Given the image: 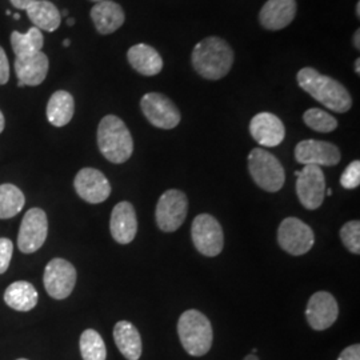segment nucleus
Here are the masks:
<instances>
[{
  "label": "nucleus",
  "instance_id": "nucleus-1",
  "mask_svg": "<svg viewBox=\"0 0 360 360\" xmlns=\"http://www.w3.org/2000/svg\"><path fill=\"white\" fill-rule=\"evenodd\" d=\"M297 84L316 102L328 110L345 114L352 107V98L345 84L336 79L323 75L312 67H304L297 72Z\"/></svg>",
  "mask_w": 360,
  "mask_h": 360
},
{
  "label": "nucleus",
  "instance_id": "nucleus-2",
  "mask_svg": "<svg viewBox=\"0 0 360 360\" xmlns=\"http://www.w3.org/2000/svg\"><path fill=\"white\" fill-rule=\"evenodd\" d=\"M235 53L231 46L218 37H208L193 47V70L207 80H219L231 71Z\"/></svg>",
  "mask_w": 360,
  "mask_h": 360
},
{
  "label": "nucleus",
  "instance_id": "nucleus-3",
  "mask_svg": "<svg viewBox=\"0 0 360 360\" xmlns=\"http://www.w3.org/2000/svg\"><path fill=\"white\" fill-rule=\"evenodd\" d=\"M98 147L104 158L123 165L134 153V141L126 123L115 115L104 116L98 127Z\"/></svg>",
  "mask_w": 360,
  "mask_h": 360
},
{
  "label": "nucleus",
  "instance_id": "nucleus-4",
  "mask_svg": "<svg viewBox=\"0 0 360 360\" xmlns=\"http://www.w3.org/2000/svg\"><path fill=\"white\" fill-rule=\"evenodd\" d=\"M178 335L181 346L191 356H203L212 347V326L206 315L198 309H188L180 315Z\"/></svg>",
  "mask_w": 360,
  "mask_h": 360
},
{
  "label": "nucleus",
  "instance_id": "nucleus-5",
  "mask_svg": "<svg viewBox=\"0 0 360 360\" xmlns=\"http://www.w3.org/2000/svg\"><path fill=\"white\" fill-rule=\"evenodd\" d=\"M248 171L257 187L267 193H278L283 188L285 174L282 163L275 155L263 148H254L248 155Z\"/></svg>",
  "mask_w": 360,
  "mask_h": 360
},
{
  "label": "nucleus",
  "instance_id": "nucleus-6",
  "mask_svg": "<svg viewBox=\"0 0 360 360\" xmlns=\"http://www.w3.org/2000/svg\"><path fill=\"white\" fill-rule=\"evenodd\" d=\"M191 236L195 248L205 257H218L224 247V233L217 219L200 214L193 219Z\"/></svg>",
  "mask_w": 360,
  "mask_h": 360
},
{
  "label": "nucleus",
  "instance_id": "nucleus-7",
  "mask_svg": "<svg viewBox=\"0 0 360 360\" xmlns=\"http://www.w3.org/2000/svg\"><path fill=\"white\" fill-rule=\"evenodd\" d=\"M188 211V199L180 190H167L162 193L155 211L158 227L165 232H174L184 223Z\"/></svg>",
  "mask_w": 360,
  "mask_h": 360
},
{
  "label": "nucleus",
  "instance_id": "nucleus-8",
  "mask_svg": "<svg viewBox=\"0 0 360 360\" xmlns=\"http://www.w3.org/2000/svg\"><path fill=\"white\" fill-rule=\"evenodd\" d=\"M278 243L290 255L302 257L315 243L312 229L297 218H285L278 229Z\"/></svg>",
  "mask_w": 360,
  "mask_h": 360
},
{
  "label": "nucleus",
  "instance_id": "nucleus-9",
  "mask_svg": "<svg viewBox=\"0 0 360 360\" xmlns=\"http://www.w3.org/2000/svg\"><path fill=\"white\" fill-rule=\"evenodd\" d=\"M141 108L146 119L160 129H175L181 120L179 108L163 94L148 92L141 101Z\"/></svg>",
  "mask_w": 360,
  "mask_h": 360
},
{
  "label": "nucleus",
  "instance_id": "nucleus-10",
  "mask_svg": "<svg viewBox=\"0 0 360 360\" xmlns=\"http://www.w3.org/2000/svg\"><path fill=\"white\" fill-rule=\"evenodd\" d=\"M49 235V219L41 208H31L22 219L18 247L23 254H34L41 248Z\"/></svg>",
  "mask_w": 360,
  "mask_h": 360
},
{
  "label": "nucleus",
  "instance_id": "nucleus-11",
  "mask_svg": "<svg viewBox=\"0 0 360 360\" xmlns=\"http://www.w3.org/2000/svg\"><path fill=\"white\" fill-rule=\"evenodd\" d=\"M43 282L49 295L56 300H63L75 288L77 270L68 260L55 257L46 266Z\"/></svg>",
  "mask_w": 360,
  "mask_h": 360
},
{
  "label": "nucleus",
  "instance_id": "nucleus-12",
  "mask_svg": "<svg viewBox=\"0 0 360 360\" xmlns=\"http://www.w3.org/2000/svg\"><path fill=\"white\" fill-rule=\"evenodd\" d=\"M295 175L299 202L307 210H318L326 196V178L322 167L307 165L302 171H295Z\"/></svg>",
  "mask_w": 360,
  "mask_h": 360
},
{
  "label": "nucleus",
  "instance_id": "nucleus-13",
  "mask_svg": "<svg viewBox=\"0 0 360 360\" xmlns=\"http://www.w3.org/2000/svg\"><path fill=\"white\" fill-rule=\"evenodd\" d=\"M295 159L297 163L304 166L333 167L340 162L342 154L333 143L307 139L296 144Z\"/></svg>",
  "mask_w": 360,
  "mask_h": 360
},
{
  "label": "nucleus",
  "instance_id": "nucleus-14",
  "mask_svg": "<svg viewBox=\"0 0 360 360\" xmlns=\"http://www.w3.org/2000/svg\"><path fill=\"white\" fill-rule=\"evenodd\" d=\"M74 187L77 195L90 205L103 203L111 193L110 181L96 168H82L75 176Z\"/></svg>",
  "mask_w": 360,
  "mask_h": 360
},
{
  "label": "nucleus",
  "instance_id": "nucleus-15",
  "mask_svg": "<svg viewBox=\"0 0 360 360\" xmlns=\"http://www.w3.org/2000/svg\"><path fill=\"white\" fill-rule=\"evenodd\" d=\"M338 315L339 307L333 294L327 291H318L309 297L306 318L312 330L324 331L330 328L336 322Z\"/></svg>",
  "mask_w": 360,
  "mask_h": 360
},
{
  "label": "nucleus",
  "instance_id": "nucleus-16",
  "mask_svg": "<svg viewBox=\"0 0 360 360\" xmlns=\"http://www.w3.org/2000/svg\"><path fill=\"white\" fill-rule=\"evenodd\" d=\"M250 134L263 147H276L283 142L285 129L283 122L271 112H260L251 119Z\"/></svg>",
  "mask_w": 360,
  "mask_h": 360
},
{
  "label": "nucleus",
  "instance_id": "nucleus-17",
  "mask_svg": "<svg viewBox=\"0 0 360 360\" xmlns=\"http://www.w3.org/2000/svg\"><path fill=\"white\" fill-rule=\"evenodd\" d=\"M296 13V0H267L259 13V23L269 31H279L292 23Z\"/></svg>",
  "mask_w": 360,
  "mask_h": 360
},
{
  "label": "nucleus",
  "instance_id": "nucleus-18",
  "mask_svg": "<svg viewBox=\"0 0 360 360\" xmlns=\"http://www.w3.org/2000/svg\"><path fill=\"white\" fill-rule=\"evenodd\" d=\"M13 67L19 80V87H37L46 80L50 68V60L44 52H38L27 58H15Z\"/></svg>",
  "mask_w": 360,
  "mask_h": 360
},
{
  "label": "nucleus",
  "instance_id": "nucleus-19",
  "mask_svg": "<svg viewBox=\"0 0 360 360\" xmlns=\"http://www.w3.org/2000/svg\"><path fill=\"white\" fill-rule=\"evenodd\" d=\"M110 231L119 245H129L138 232V218L134 206L129 202L117 203L110 220Z\"/></svg>",
  "mask_w": 360,
  "mask_h": 360
},
{
  "label": "nucleus",
  "instance_id": "nucleus-20",
  "mask_svg": "<svg viewBox=\"0 0 360 360\" xmlns=\"http://www.w3.org/2000/svg\"><path fill=\"white\" fill-rule=\"evenodd\" d=\"M91 19L101 35H110L124 25L126 13L120 4L112 0H103L91 8Z\"/></svg>",
  "mask_w": 360,
  "mask_h": 360
},
{
  "label": "nucleus",
  "instance_id": "nucleus-21",
  "mask_svg": "<svg viewBox=\"0 0 360 360\" xmlns=\"http://www.w3.org/2000/svg\"><path fill=\"white\" fill-rule=\"evenodd\" d=\"M127 59L131 67L143 77H156L163 70V59L154 47L139 43L129 49Z\"/></svg>",
  "mask_w": 360,
  "mask_h": 360
},
{
  "label": "nucleus",
  "instance_id": "nucleus-22",
  "mask_svg": "<svg viewBox=\"0 0 360 360\" xmlns=\"http://www.w3.org/2000/svg\"><path fill=\"white\" fill-rule=\"evenodd\" d=\"M114 340L120 354L127 360H139L142 356V338L138 328L127 321H120L114 327Z\"/></svg>",
  "mask_w": 360,
  "mask_h": 360
},
{
  "label": "nucleus",
  "instance_id": "nucleus-23",
  "mask_svg": "<svg viewBox=\"0 0 360 360\" xmlns=\"http://www.w3.org/2000/svg\"><path fill=\"white\" fill-rule=\"evenodd\" d=\"M27 16L40 31L53 32L62 23V15L49 0H35L26 8Z\"/></svg>",
  "mask_w": 360,
  "mask_h": 360
},
{
  "label": "nucleus",
  "instance_id": "nucleus-24",
  "mask_svg": "<svg viewBox=\"0 0 360 360\" xmlns=\"http://www.w3.org/2000/svg\"><path fill=\"white\" fill-rule=\"evenodd\" d=\"M39 294L37 288L26 281L10 284L4 292V302L10 309L19 312H28L37 307Z\"/></svg>",
  "mask_w": 360,
  "mask_h": 360
},
{
  "label": "nucleus",
  "instance_id": "nucleus-25",
  "mask_svg": "<svg viewBox=\"0 0 360 360\" xmlns=\"http://www.w3.org/2000/svg\"><path fill=\"white\" fill-rule=\"evenodd\" d=\"M75 112L74 96L67 91L53 92L47 103V119L53 127L67 126Z\"/></svg>",
  "mask_w": 360,
  "mask_h": 360
},
{
  "label": "nucleus",
  "instance_id": "nucleus-26",
  "mask_svg": "<svg viewBox=\"0 0 360 360\" xmlns=\"http://www.w3.org/2000/svg\"><path fill=\"white\" fill-rule=\"evenodd\" d=\"M10 39L16 58L32 56L38 52H41L44 46L43 32L37 27H31L26 34L13 31Z\"/></svg>",
  "mask_w": 360,
  "mask_h": 360
},
{
  "label": "nucleus",
  "instance_id": "nucleus-27",
  "mask_svg": "<svg viewBox=\"0 0 360 360\" xmlns=\"http://www.w3.org/2000/svg\"><path fill=\"white\" fill-rule=\"evenodd\" d=\"M26 203L25 193L11 183L0 184V219H10L22 212Z\"/></svg>",
  "mask_w": 360,
  "mask_h": 360
},
{
  "label": "nucleus",
  "instance_id": "nucleus-28",
  "mask_svg": "<svg viewBox=\"0 0 360 360\" xmlns=\"http://www.w3.org/2000/svg\"><path fill=\"white\" fill-rule=\"evenodd\" d=\"M80 354L83 360L107 359V348L104 345L103 338L95 330H86L80 335Z\"/></svg>",
  "mask_w": 360,
  "mask_h": 360
},
{
  "label": "nucleus",
  "instance_id": "nucleus-29",
  "mask_svg": "<svg viewBox=\"0 0 360 360\" xmlns=\"http://www.w3.org/2000/svg\"><path fill=\"white\" fill-rule=\"evenodd\" d=\"M303 120L307 127L322 134L333 132L338 127V120L334 116L330 115L328 112L323 111L321 108L307 110L303 115Z\"/></svg>",
  "mask_w": 360,
  "mask_h": 360
},
{
  "label": "nucleus",
  "instance_id": "nucleus-30",
  "mask_svg": "<svg viewBox=\"0 0 360 360\" xmlns=\"http://www.w3.org/2000/svg\"><path fill=\"white\" fill-rule=\"evenodd\" d=\"M340 239L348 251L359 255L360 254V221L351 220L340 229Z\"/></svg>",
  "mask_w": 360,
  "mask_h": 360
},
{
  "label": "nucleus",
  "instance_id": "nucleus-31",
  "mask_svg": "<svg viewBox=\"0 0 360 360\" xmlns=\"http://www.w3.org/2000/svg\"><path fill=\"white\" fill-rule=\"evenodd\" d=\"M340 184L346 190H355L360 186V162L354 160L348 165L340 176Z\"/></svg>",
  "mask_w": 360,
  "mask_h": 360
},
{
  "label": "nucleus",
  "instance_id": "nucleus-32",
  "mask_svg": "<svg viewBox=\"0 0 360 360\" xmlns=\"http://www.w3.org/2000/svg\"><path fill=\"white\" fill-rule=\"evenodd\" d=\"M13 252V242L8 238H0V275L8 270Z\"/></svg>",
  "mask_w": 360,
  "mask_h": 360
},
{
  "label": "nucleus",
  "instance_id": "nucleus-33",
  "mask_svg": "<svg viewBox=\"0 0 360 360\" xmlns=\"http://www.w3.org/2000/svg\"><path fill=\"white\" fill-rule=\"evenodd\" d=\"M10 80V65H8V58L3 47H0V86L7 84Z\"/></svg>",
  "mask_w": 360,
  "mask_h": 360
},
{
  "label": "nucleus",
  "instance_id": "nucleus-34",
  "mask_svg": "<svg viewBox=\"0 0 360 360\" xmlns=\"http://www.w3.org/2000/svg\"><path fill=\"white\" fill-rule=\"evenodd\" d=\"M338 360H360V346L359 345H352L345 348Z\"/></svg>",
  "mask_w": 360,
  "mask_h": 360
},
{
  "label": "nucleus",
  "instance_id": "nucleus-35",
  "mask_svg": "<svg viewBox=\"0 0 360 360\" xmlns=\"http://www.w3.org/2000/svg\"><path fill=\"white\" fill-rule=\"evenodd\" d=\"M11 1V4H13L15 8H18V10H26L27 7L31 4V3H34L35 0H10Z\"/></svg>",
  "mask_w": 360,
  "mask_h": 360
},
{
  "label": "nucleus",
  "instance_id": "nucleus-36",
  "mask_svg": "<svg viewBox=\"0 0 360 360\" xmlns=\"http://www.w3.org/2000/svg\"><path fill=\"white\" fill-rule=\"evenodd\" d=\"M354 47L356 49V50H359L360 49V30H356L355 31V34H354Z\"/></svg>",
  "mask_w": 360,
  "mask_h": 360
},
{
  "label": "nucleus",
  "instance_id": "nucleus-37",
  "mask_svg": "<svg viewBox=\"0 0 360 360\" xmlns=\"http://www.w3.org/2000/svg\"><path fill=\"white\" fill-rule=\"evenodd\" d=\"M6 127V119H4V115H3V112L0 111V134L3 132V129Z\"/></svg>",
  "mask_w": 360,
  "mask_h": 360
},
{
  "label": "nucleus",
  "instance_id": "nucleus-38",
  "mask_svg": "<svg viewBox=\"0 0 360 360\" xmlns=\"http://www.w3.org/2000/svg\"><path fill=\"white\" fill-rule=\"evenodd\" d=\"M354 70H355V72L360 75V59L358 58L356 60H355V63H354Z\"/></svg>",
  "mask_w": 360,
  "mask_h": 360
},
{
  "label": "nucleus",
  "instance_id": "nucleus-39",
  "mask_svg": "<svg viewBox=\"0 0 360 360\" xmlns=\"http://www.w3.org/2000/svg\"><path fill=\"white\" fill-rule=\"evenodd\" d=\"M245 360H259V358L257 356V354H248L247 356H245Z\"/></svg>",
  "mask_w": 360,
  "mask_h": 360
},
{
  "label": "nucleus",
  "instance_id": "nucleus-40",
  "mask_svg": "<svg viewBox=\"0 0 360 360\" xmlns=\"http://www.w3.org/2000/svg\"><path fill=\"white\" fill-rule=\"evenodd\" d=\"M67 25L70 27L74 26V25H75V19H74V18H68V19H67Z\"/></svg>",
  "mask_w": 360,
  "mask_h": 360
},
{
  "label": "nucleus",
  "instance_id": "nucleus-41",
  "mask_svg": "<svg viewBox=\"0 0 360 360\" xmlns=\"http://www.w3.org/2000/svg\"><path fill=\"white\" fill-rule=\"evenodd\" d=\"M356 18H360V1L356 3Z\"/></svg>",
  "mask_w": 360,
  "mask_h": 360
},
{
  "label": "nucleus",
  "instance_id": "nucleus-42",
  "mask_svg": "<svg viewBox=\"0 0 360 360\" xmlns=\"http://www.w3.org/2000/svg\"><path fill=\"white\" fill-rule=\"evenodd\" d=\"M70 44H71V40H70V39H65V41H63V46H65V47H70Z\"/></svg>",
  "mask_w": 360,
  "mask_h": 360
},
{
  "label": "nucleus",
  "instance_id": "nucleus-43",
  "mask_svg": "<svg viewBox=\"0 0 360 360\" xmlns=\"http://www.w3.org/2000/svg\"><path fill=\"white\" fill-rule=\"evenodd\" d=\"M13 19H15V20H19V19H20V15H19V13H13Z\"/></svg>",
  "mask_w": 360,
  "mask_h": 360
},
{
  "label": "nucleus",
  "instance_id": "nucleus-44",
  "mask_svg": "<svg viewBox=\"0 0 360 360\" xmlns=\"http://www.w3.org/2000/svg\"><path fill=\"white\" fill-rule=\"evenodd\" d=\"M326 195H328V196H331V195H333V190H331V188H328V190H326Z\"/></svg>",
  "mask_w": 360,
  "mask_h": 360
},
{
  "label": "nucleus",
  "instance_id": "nucleus-45",
  "mask_svg": "<svg viewBox=\"0 0 360 360\" xmlns=\"http://www.w3.org/2000/svg\"><path fill=\"white\" fill-rule=\"evenodd\" d=\"M60 15H63V16H67V15H68V10H65V11L60 13Z\"/></svg>",
  "mask_w": 360,
  "mask_h": 360
},
{
  "label": "nucleus",
  "instance_id": "nucleus-46",
  "mask_svg": "<svg viewBox=\"0 0 360 360\" xmlns=\"http://www.w3.org/2000/svg\"><path fill=\"white\" fill-rule=\"evenodd\" d=\"M91 1H95V3H99V1H103V0H91Z\"/></svg>",
  "mask_w": 360,
  "mask_h": 360
},
{
  "label": "nucleus",
  "instance_id": "nucleus-47",
  "mask_svg": "<svg viewBox=\"0 0 360 360\" xmlns=\"http://www.w3.org/2000/svg\"><path fill=\"white\" fill-rule=\"evenodd\" d=\"M16 360H28V359H25V358H20V359H16Z\"/></svg>",
  "mask_w": 360,
  "mask_h": 360
}]
</instances>
